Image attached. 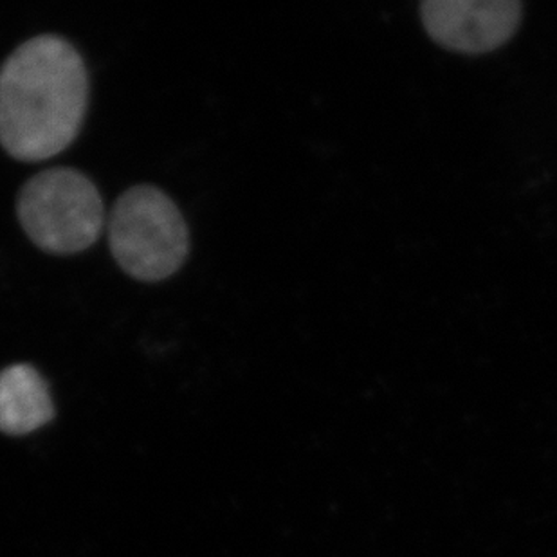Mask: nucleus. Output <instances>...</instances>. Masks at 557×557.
<instances>
[{
  "label": "nucleus",
  "instance_id": "nucleus-1",
  "mask_svg": "<svg viewBox=\"0 0 557 557\" xmlns=\"http://www.w3.org/2000/svg\"><path fill=\"white\" fill-rule=\"evenodd\" d=\"M89 82L78 51L54 35L22 44L0 67V145L21 161L63 152L78 136Z\"/></svg>",
  "mask_w": 557,
  "mask_h": 557
},
{
  "label": "nucleus",
  "instance_id": "nucleus-2",
  "mask_svg": "<svg viewBox=\"0 0 557 557\" xmlns=\"http://www.w3.org/2000/svg\"><path fill=\"white\" fill-rule=\"evenodd\" d=\"M109 244L132 278L159 282L188 257V227L169 195L153 186L126 189L109 216Z\"/></svg>",
  "mask_w": 557,
  "mask_h": 557
},
{
  "label": "nucleus",
  "instance_id": "nucleus-3",
  "mask_svg": "<svg viewBox=\"0 0 557 557\" xmlns=\"http://www.w3.org/2000/svg\"><path fill=\"white\" fill-rule=\"evenodd\" d=\"M27 237L44 251L73 255L90 248L106 224L95 183L73 169H51L27 181L16 202Z\"/></svg>",
  "mask_w": 557,
  "mask_h": 557
},
{
  "label": "nucleus",
  "instance_id": "nucleus-4",
  "mask_svg": "<svg viewBox=\"0 0 557 557\" xmlns=\"http://www.w3.org/2000/svg\"><path fill=\"white\" fill-rule=\"evenodd\" d=\"M422 24L442 48L458 53L495 51L512 38L521 22L520 0H426Z\"/></svg>",
  "mask_w": 557,
  "mask_h": 557
},
{
  "label": "nucleus",
  "instance_id": "nucleus-5",
  "mask_svg": "<svg viewBox=\"0 0 557 557\" xmlns=\"http://www.w3.org/2000/svg\"><path fill=\"white\" fill-rule=\"evenodd\" d=\"M53 413L48 384L37 370L29 364H13L0 372V432H37Z\"/></svg>",
  "mask_w": 557,
  "mask_h": 557
}]
</instances>
